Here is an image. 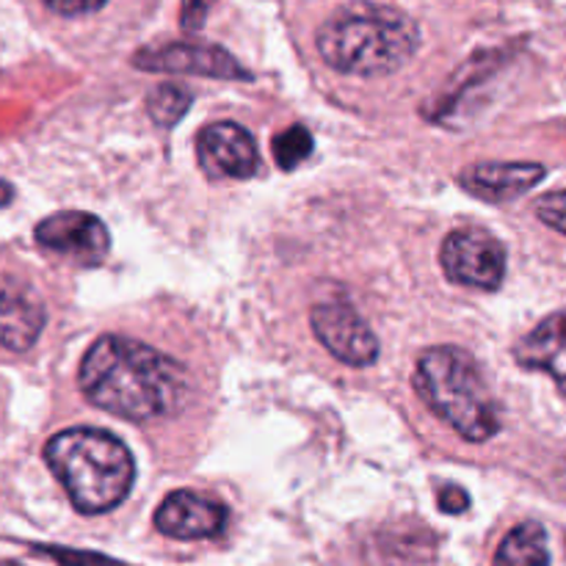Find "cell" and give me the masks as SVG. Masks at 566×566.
Here are the masks:
<instances>
[{
  "mask_svg": "<svg viewBox=\"0 0 566 566\" xmlns=\"http://www.w3.org/2000/svg\"><path fill=\"white\" fill-rule=\"evenodd\" d=\"M77 385L88 403L136 423L180 412L191 392L180 363L122 335H103L92 343L81 359Z\"/></svg>",
  "mask_w": 566,
  "mask_h": 566,
  "instance_id": "6da1fadb",
  "label": "cell"
},
{
  "mask_svg": "<svg viewBox=\"0 0 566 566\" xmlns=\"http://www.w3.org/2000/svg\"><path fill=\"white\" fill-rule=\"evenodd\" d=\"M318 53L343 75L379 77L401 70L420 48V28L407 11L385 3H348L321 25Z\"/></svg>",
  "mask_w": 566,
  "mask_h": 566,
  "instance_id": "7a4b0ae2",
  "label": "cell"
},
{
  "mask_svg": "<svg viewBox=\"0 0 566 566\" xmlns=\"http://www.w3.org/2000/svg\"><path fill=\"white\" fill-rule=\"evenodd\" d=\"M44 462L81 514H105L130 495L136 462L103 429H66L44 446Z\"/></svg>",
  "mask_w": 566,
  "mask_h": 566,
  "instance_id": "3957f363",
  "label": "cell"
},
{
  "mask_svg": "<svg viewBox=\"0 0 566 566\" xmlns=\"http://www.w3.org/2000/svg\"><path fill=\"white\" fill-rule=\"evenodd\" d=\"M412 385L431 412L468 442H486L501 431L479 363L462 348L440 346L420 354Z\"/></svg>",
  "mask_w": 566,
  "mask_h": 566,
  "instance_id": "277c9868",
  "label": "cell"
},
{
  "mask_svg": "<svg viewBox=\"0 0 566 566\" xmlns=\"http://www.w3.org/2000/svg\"><path fill=\"white\" fill-rule=\"evenodd\" d=\"M442 271L451 282L479 291H497L506 276V249L481 227H462L440 249Z\"/></svg>",
  "mask_w": 566,
  "mask_h": 566,
  "instance_id": "5b68a950",
  "label": "cell"
},
{
  "mask_svg": "<svg viewBox=\"0 0 566 566\" xmlns=\"http://www.w3.org/2000/svg\"><path fill=\"white\" fill-rule=\"evenodd\" d=\"M310 324L326 352L340 363L352 365V368H368L379 359V337L352 304H315L310 313Z\"/></svg>",
  "mask_w": 566,
  "mask_h": 566,
  "instance_id": "8992f818",
  "label": "cell"
},
{
  "mask_svg": "<svg viewBox=\"0 0 566 566\" xmlns=\"http://www.w3.org/2000/svg\"><path fill=\"white\" fill-rule=\"evenodd\" d=\"M133 66L144 72H175V75H202L219 81H249L235 55L224 48L199 42H171L160 48H144L133 55Z\"/></svg>",
  "mask_w": 566,
  "mask_h": 566,
  "instance_id": "52a82bcc",
  "label": "cell"
},
{
  "mask_svg": "<svg viewBox=\"0 0 566 566\" xmlns=\"http://www.w3.org/2000/svg\"><path fill=\"white\" fill-rule=\"evenodd\" d=\"M36 241L48 252L75 260L81 265L103 263L111 249V238L103 221L94 213H83V210H64V213L48 216L36 227Z\"/></svg>",
  "mask_w": 566,
  "mask_h": 566,
  "instance_id": "ba28073f",
  "label": "cell"
},
{
  "mask_svg": "<svg viewBox=\"0 0 566 566\" xmlns=\"http://www.w3.org/2000/svg\"><path fill=\"white\" fill-rule=\"evenodd\" d=\"M199 166L210 177H232L247 180L258 171L260 155L252 133L235 122H216L208 125L197 138Z\"/></svg>",
  "mask_w": 566,
  "mask_h": 566,
  "instance_id": "9c48e42d",
  "label": "cell"
},
{
  "mask_svg": "<svg viewBox=\"0 0 566 566\" xmlns=\"http://www.w3.org/2000/svg\"><path fill=\"white\" fill-rule=\"evenodd\" d=\"M227 509L191 490H177L164 497L155 512V528L171 539H213L224 531Z\"/></svg>",
  "mask_w": 566,
  "mask_h": 566,
  "instance_id": "30bf717a",
  "label": "cell"
},
{
  "mask_svg": "<svg viewBox=\"0 0 566 566\" xmlns=\"http://www.w3.org/2000/svg\"><path fill=\"white\" fill-rule=\"evenodd\" d=\"M48 324L44 302L28 282L0 276V346L28 352Z\"/></svg>",
  "mask_w": 566,
  "mask_h": 566,
  "instance_id": "8fae6325",
  "label": "cell"
},
{
  "mask_svg": "<svg viewBox=\"0 0 566 566\" xmlns=\"http://www.w3.org/2000/svg\"><path fill=\"white\" fill-rule=\"evenodd\" d=\"M545 180V166L539 164H473L459 175L464 191L486 202H503V199H517L520 193L531 191Z\"/></svg>",
  "mask_w": 566,
  "mask_h": 566,
  "instance_id": "7c38bea8",
  "label": "cell"
},
{
  "mask_svg": "<svg viewBox=\"0 0 566 566\" xmlns=\"http://www.w3.org/2000/svg\"><path fill=\"white\" fill-rule=\"evenodd\" d=\"M517 363L528 370H545L566 390V313L542 321L514 352Z\"/></svg>",
  "mask_w": 566,
  "mask_h": 566,
  "instance_id": "4fadbf2b",
  "label": "cell"
},
{
  "mask_svg": "<svg viewBox=\"0 0 566 566\" xmlns=\"http://www.w3.org/2000/svg\"><path fill=\"white\" fill-rule=\"evenodd\" d=\"M495 566H551L547 531L539 523L517 525L497 547Z\"/></svg>",
  "mask_w": 566,
  "mask_h": 566,
  "instance_id": "5bb4252c",
  "label": "cell"
},
{
  "mask_svg": "<svg viewBox=\"0 0 566 566\" xmlns=\"http://www.w3.org/2000/svg\"><path fill=\"white\" fill-rule=\"evenodd\" d=\"M193 94L180 83H160L147 94V111L155 125L175 127L191 108Z\"/></svg>",
  "mask_w": 566,
  "mask_h": 566,
  "instance_id": "9a60e30c",
  "label": "cell"
},
{
  "mask_svg": "<svg viewBox=\"0 0 566 566\" xmlns=\"http://www.w3.org/2000/svg\"><path fill=\"white\" fill-rule=\"evenodd\" d=\"M313 133L304 125H291L287 130H280L271 142V149H274V160L280 169L293 171L304 164V160L313 155Z\"/></svg>",
  "mask_w": 566,
  "mask_h": 566,
  "instance_id": "2e32d148",
  "label": "cell"
},
{
  "mask_svg": "<svg viewBox=\"0 0 566 566\" xmlns=\"http://www.w3.org/2000/svg\"><path fill=\"white\" fill-rule=\"evenodd\" d=\"M536 216H539L547 227H553V230L566 235V191L542 197L539 202H536Z\"/></svg>",
  "mask_w": 566,
  "mask_h": 566,
  "instance_id": "e0dca14e",
  "label": "cell"
},
{
  "mask_svg": "<svg viewBox=\"0 0 566 566\" xmlns=\"http://www.w3.org/2000/svg\"><path fill=\"white\" fill-rule=\"evenodd\" d=\"M216 6V0H182L180 3V25L182 31L197 33L202 31L205 20H208L210 9Z\"/></svg>",
  "mask_w": 566,
  "mask_h": 566,
  "instance_id": "ac0fdd59",
  "label": "cell"
},
{
  "mask_svg": "<svg viewBox=\"0 0 566 566\" xmlns=\"http://www.w3.org/2000/svg\"><path fill=\"white\" fill-rule=\"evenodd\" d=\"M39 553H48L59 564L66 566H122L114 558L97 556V553H72V551H59V547H39Z\"/></svg>",
  "mask_w": 566,
  "mask_h": 566,
  "instance_id": "d6986e66",
  "label": "cell"
},
{
  "mask_svg": "<svg viewBox=\"0 0 566 566\" xmlns=\"http://www.w3.org/2000/svg\"><path fill=\"white\" fill-rule=\"evenodd\" d=\"M44 6L61 17H81L103 9L105 0H44Z\"/></svg>",
  "mask_w": 566,
  "mask_h": 566,
  "instance_id": "ffe728a7",
  "label": "cell"
},
{
  "mask_svg": "<svg viewBox=\"0 0 566 566\" xmlns=\"http://www.w3.org/2000/svg\"><path fill=\"white\" fill-rule=\"evenodd\" d=\"M437 503L446 514H462L470 509V495L457 484H448L437 492Z\"/></svg>",
  "mask_w": 566,
  "mask_h": 566,
  "instance_id": "44dd1931",
  "label": "cell"
},
{
  "mask_svg": "<svg viewBox=\"0 0 566 566\" xmlns=\"http://www.w3.org/2000/svg\"><path fill=\"white\" fill-rule=\"evenodd\" d=\"M9 202H11V188H9V182L0 180V208H3V205H9Z\"/></svg>",
  "mask_w": 566,
  "mask_h": 566,
  "instance_id": "7402d4cb",
  "label": "cell"
},
{
  "mask_svg": "<svg viewBox=\"0 0 566 566\" xmlns=\"http://www.w3.org/2000/svg\"><path fill=\"white\" fill-rule=\"evenodd\" d=\"M0 566H25V564H17V562H3Z\"/></svg>",
  "mask_w": 566,
  "mask_h": 566,
  "instance_id": "603a6c76",
  "label": "cell"
}]
</instances>
